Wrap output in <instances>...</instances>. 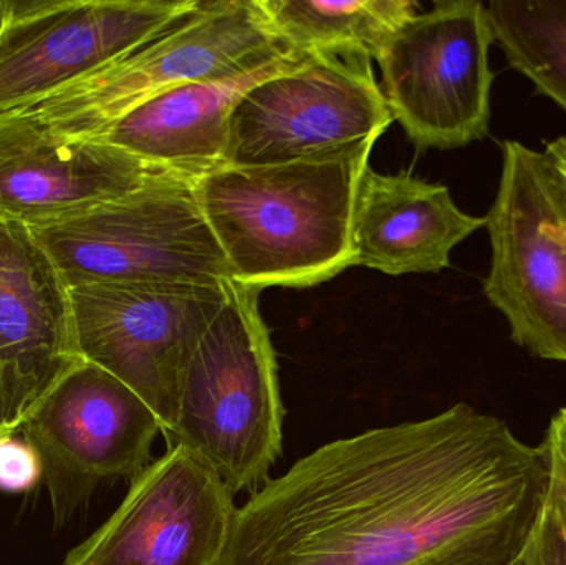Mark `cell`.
<instances>
[{
	"label": "cell",
	"mask_w": 566,
	"mask_h": 565,
	"mask_svg": "<svg viewBox=\"0 0 566 565\" xmlns=\"http://www.w3.org/2000/svg\"><path fill=\"white\" fill-rule=\"evenodd\" d=\"M547 484L542 444L458 404L296 461L238 508L218 565H512Z\"/></svg>",
	"instance_id": "6da1fadb"
},
{
	"label": "cell",
	"mask_w": 566,
	"mask_h": 565,
	"mask_svg": "<svg viewBox=\"0 0 566 565\" xmlns=\"http://www.w3.org/2000/svg\"><path fill=\"white\" fill-rule=\"evenodd\" d=\"M373 148L268 166L221 165L196 181L231 281L313 287L353 265L352 222Z\"/></svg>",
	"instance_id": "7a4b0ae2"
},
{
	"label": "cell",
	"mask_w": 566,
	"mask_h": 565,
	"mask_svg": "<svg viewBox=\"0 0 566 565\" xmlns=\"http://www.w3.org/2000/svg\"><path fill=\"white\" fill-rule=\"evenodd\" d=\"M259 295L229 282L228 299L189 362L166 437L211 468L234 496L268 483L283 447L277 358Z\"/></svg>",
	"instance_id": "3957f363"
},
{
	"label": "cell",
	"mask_w": 566,
	"mask_h": 565,
	"mask_svg": "<svg viewBox=\"0 0 566 565\" xmlns=\"http://www.w3.org/2000/svg\"><path fill=\"white\" fill-rule=\"evenodd\" d=\"M292 46L272 32L258 0H206L146 45L25 112L62 138L95 139L148 100L279 59Z\"/></svg>",
	"instance_id": "277c9868"
},
{
	"label": "cell",
	"mask_w": 566,
	"mask_h": 565,
	"mask_svg": "<svg viewBox=\"0 0 566 565\" xmlns=\"http://www.w3.org/2000/svg\"><path fill=\"white\" fill-rule=\"evenodd\" d=\"M195 178L165 179L85 211L29 226L69 287L95 282L231 281Z\"/></svg>",
	"instance_id": "5b68a950"
},
{
	"label": "cell",
	"mask_w": 566,
	"mask_h": 565,
	"mask_svg": "<svg viewBox=\"0 0 566 565\" xmlns=\"http://www.w3.org/2000/svg\"><path fill=\"white\" fill-rule=\"evenodd\" d=\"M502 176L485 216L491 272L484 294L518 347L566 362V178L545 153L502 148Z\"/></svg>",
	"instance_id": "8992f818"
},
{
	"label": "cell",
	"mask_w": 566,
	"mask_h": 565,
	"mask_svg": "<svg viewBox=\"0 0 566 565\" xmlns=\"http://www.w3.org/2000/svg\"><path fill=\"white\" fill-rule=\"evenodd\" d=\"M392 122L369 56L306 52L239 100L229 122L224 165L348 155L373 148Z\"/></svg>",
	"instance_id": "52a82bcc"
},
{
	"label": "cell",
	"mask_w": 566,
	"mask_h": 565,
	"mask_svg": "<svg viewBox=\"0 0 566 565\" xmlns=\"http://www.w3.org/2000/svg\"><path fill=\"white\" fill-rule=\"evenodd\" d=\"M229 282H95L70 287L80 357L139 395L155 411L165 437L175 428L189 362L224 305Z\"/></svg>",
	"instance_id": "ba28073f"
},
{
	"label": "cell",
	"mask_w": 566,
	"mask_h": 565,
	"mask_svg": "<svg viewBox=\"0 0 566 565\" xmlns=\"http://www.w3.org/2000/svg\"><path fill=\"white\" fill-rule=\"evenodd\" d=\"M494 43L479 0H441L415 13L376 56L392 118L421 149H458L491 128Z\"/></svg>",
	"instance_id": "9c48e42d"
},
{
	"label": "cell",
	"mask_w": 566,
	"mask_h": 565,
	"mask_svg": "<svg viewBox=\"0 0 566 565\" xmlns=\"http://www.w3.org/2000/svg\"><path fill=\"white\" fill-rule=\"evenodd\" d=\"M199 0H0V113L30 108L135 52Z\"/></svg>",
	"instance_id": "30bf717a"
},
{
	"label": "cell",
	"mask_w": 566,
	"mask_h": 565,
	"mask_svg": "<svg viewBox=\"0 0 566 565\" xmlns=\"http://www.w3.org/2000/svg\"><path fill=\"white\" fill-rule=\"evenodd\" d=\"M19 431L39 454L53 523L60 527L103 481L133 480L149 467L163 427L132 388L82 362L53 385Z\"/></svg>",
	"instance_id": "8fae6325"
},
{
	"label": "cell",
	"mask_w": 566,
	"mask_h": 565,
	"mask_svg": "<svg viewBox=\"0 0 566 565\" xmlns=\"http://www.w3.org/2000/svg\"><path fill=\"white\" fill-rule=\"evenodd\" d=\"M234 494L182 447L151 461L115 513L65 565H218L234 524Z\"/></svg>",
	"instance_id": "7c38bea8"
},
{
	"label": "cell",
	"mask_w": 566,
	"mask_h": 565,
	"mask_svg": "<svg viewBox=\"0 0 566 565\" xmlns=\"http://www.w3.org/2000/svg\"><path fill=\"white\" fill-rule=\"evenodd\" d=\"M176 178L198 179L103 139L70 142L29 113H0V221H55Z\"/></svg>",
	"instance_id": "4fadbf2b"
},
{
	"label": "cell",
	"mask_w": 566,
	"mask_h": 565,
	"mask_svg": "<svg viewBox=\"0 0 566 565\" xmlns=\"http://www.w3.org/2000/svg\"><path fill=\"white\" fill-rule=\"evenodd\" d=\"M82 362L69 284L29 226L0 221V381L10 437Z\"/></svg>",
	"instance_id": "5bb4252c"
},
{
	"label": "cell",
	"mask_w": 566,
	"mask_h": 565,
	"mask_svg": "<svg viewBox=\"0 0 566 565\" xmlns=\"http://www.w3.org/2000/svg\"><path fill=\"white\" fill-rule=\"evenodd\" d=\"M485 218L461 211L444 185L366 168L353 208V265L388 275L439 272Z\"/></svg>",
	"instance_id": "9a60e30c"
},
{
	"label": "cell",
	"mask_w": 566,
	"mask_h": 565,
	"mask_svg": "<svg viewBox=\"0 0 566 565\" xmlns=\"http://www.w3.org/2000/svg\"><path fill=\"white\" fill-rule=\"evenodd\" d=\"M305 53L290 49L238 75L176 86L136 106L95 139L199 178L224 165L229 122L239 100L262 80L295 65Z\"/></svg>",
	"instance_id": "2e32d148"
},
{
	"label": "cell",
	"mask_w": 566,
	"mask_h": 565,
	"mask_svg": "<svg viewBox=\"0 0 566 565\" xmlns=\"http://www.w3.org/2000/svg\"><path fill=\"white\" fill-rule=\"evenodd\" d=\"M272 32L302 52L358 53L375 59L415 15L411 0H258Z\"/></svg>",
	"instance_id": "e0dca14e"
},
{
	"label": "cell",
	"mask_w": 566,
	"mask_h": 565,
	"mask_svg": "<svg viewBox=\"0 0 566 565\" xmlns=\"http://www.w3.org/2000/svg\"><path fill=\"white\" fill-rule=\"evenodd\" d=\"M485 9L512 69L566 112V0H492Z\"/></svg>",
	"instance_id": "ac0fdd59"
},
{
	"label": "cell",
	"mask_w": 566,
	"mask_h": 565,
	"mask_svg": "<svg viewBox=\"0 0 566 565\" xmlns=\"http://www.w3.org/2000/svg\"><path fill=\"white\" fill-rule=\"evenodd\" d=\"M40 481L42 463L35 450L15 435L0 440V491L25 493Z\"/></svg>",
	"instance_id": "d6986e66"
},
{
	"label": "cell",
	"mask_w": 566,
	"mask_h": 565,
	"mask_svg": "<svg viewBox=\"0 0 566 565\" xmlns=\"http://www.w3.org/2000/svg\"><path fill=\"white\" fill-rule=\"evenodd\" d=\"M525 565H566V524L547 498L525 550Z\"/></svg>",
	"instance_id": "ffe728a7"
},
{
	"label": "cell",
	"mask_w": 566,
	"mask_h": 565,
	"mask_svg": "<svg viewBox=\"0 0 566 565\" xmlns=\"http://www.w3.org/2000/svg\"><path fill=\"white\" fill-rule=\"evenodd\" d=\"M547 460V501L557 508L566 524V407L557 411L548 425L544 443Z\"/></svg>",
	"instance_id": "44dd1931"
},
{
	"label": "cell",
	"mask_w": 566,
	"mask_h": 565,
	"mask_svg": "<svg viewBox=\"0 0 566 565\" xmlns=\"http://www.w3.org/2000/svg\"><path fill=\"white\" fill-rule=\"evenodd\" d=\"M545 155L557 165V168L564 172L566 178V136H562V138L552 142L551 145L547 146Z\"/></svg>",
	"instance_id": "7402d4cb"
},
{
	"label": "cell",
	"mask_w": 566,
	"mask_h": 565,
	"mask_svg": "<svg viewBox=\"0 0 566 565\" xmlns=\"http://www.w3.org/2000/svg\"><path fill=\"white\" fill-rule=\"evenodd\" d=\"M512 565H525V554L521 557V559L517 561V563H514Z\"/></svg>",
	"instance_id": "603a6c76"
}]
</instances>
